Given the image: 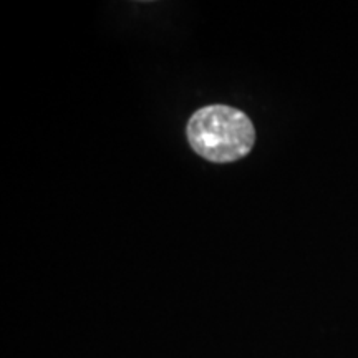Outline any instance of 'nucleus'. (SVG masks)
Instances as JSON below:
<instances>
[{
  "label": "nucleus",
  "instance_id": "f257e3e1",
  "mask_svg": "<svg viewBox=\"0 0 358 358\" xmlns=\"http://www.w3.org/2000/svg\"><path fill=\"white\" fill-rule=\"evenodd\" d=\"M186 134L192 151L211 163L243 159L256 143L249 116L227 105H209L192 113Z\"/></svg>",
  "mask_w": 358,
  "mask_h": 358
}]
</instances>
